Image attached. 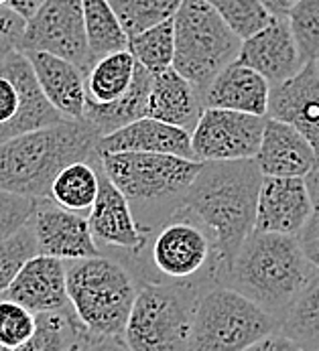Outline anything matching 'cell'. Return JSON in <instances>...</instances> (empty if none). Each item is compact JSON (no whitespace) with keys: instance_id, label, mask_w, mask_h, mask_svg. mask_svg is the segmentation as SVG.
<instances>
[{"instance_id":"obj_1","label":"cell","mask_w":319,"mask_h":351,"mask_svg":"<svg viewBox=\"0 0 319 351\" xmlns=\"http://www.w3.org/2000/svg\"><path fill=\"white\" fill-rule=\"evenodd\" d=\"M263 175L255 162H204L177 209L196 217L212 236L213 280L232 264L244 240L255 232L257 199Z\"/></svg>"},{"instance_id":"obj_2","label":"cell","mask_w":319,"mask_h":351,"mask_svg":"<svg viewBox=\"0 0 319 351\" xmlns=\"http://www.w3.org/2000/svg\"><path fill=\"white\" fill-rule=\"evenodd\" d=\"M316 272L297 238L255 230L213 285L240 293L281 323Z\"/></svg>"},{"instance_id":"obj_3","label":"cell","mask_w":319,"mask_h":351,"mask_svg":"<svg viewBox=\"0 0 319 351\" xmlns=\"http://www.w3.org/2000/svg\"><path fill=\"white\" fill-rule=\"evenodd\" d=\"M100 138L86 120H63L0 143V189L31 199L47 197L54 179L67 165L100 156Z\"/></svg>"},{"instance_id":"obj_4","label":"cell","mask_w":319,"mask_h":351,"mask_svg":"<svg viewBox=\"0 0 319 351\" xmlns=\"http://www.w3.org/2000/svg\"><path fill=\"white\" fill-rule=\"evenodd\" d=\"M67 297L75 321L96 337H120L139 293L132 272L112 256L65 262Z\"/></svg>"},{"instance_id":"obj_5","label":"cell","mask_w":319,"mask_h":351,"mask_svg":"<svg viewBox=\"0 0 319 351\" xmlns=\"http://www.w3.org/2000/svg\"><path fill=\"white\" fill-rule=\"evenodd\" d=\"M124 266L141 285L206 287L213 282L212 236L196 217L175 209L157 226L155 234H149L147 248Z\"/></svg>"},{"instance_id":"obj_6","label":"cell","mask_w":319,"mask_h":351,"mask_svg":"<svg viewBox=\"0 0 319 351\" xmlns=\"http://www.w3.org/2000/svg\"><path fill=\"white\" fill-rule=\"evenodd\" d=\"M100 165L108 179L126 197L134 217L153 213L169 217L183 193L200 175L204 162L157 152H102Z\"/></svg>"},{"instance_id":"obj_7","label":"cell","mask_w":319,"mask_h":351,"mask_svg":"<svg viewBox=\"0 0 319 351\" xmlns=\"http://www.w3.org/2000/svg\"><path fill=\"white\" fill-rule=\"evenodd\" d=\"M173 27V69L196 88L202 100L213 77L238 59L242 39L206 0H183Z\"/></svg>"},{"instance_id":"obj_8","label":"cell","mask_w":319,"mask_h":351,"mask_svg":"<svg viewBox=\"0 0 319 351\" xmlns=\"http://www.w3.org/2000/svg\"><path fill=\"white\" fill-rule=\"evenodd\" d=\"M206 287L169 282L141 285L122 333L126 350L187 351L196 302Z\"/></svg>"},{"instance_id":"obj_9","label":"cell","mask_w":319,"mask_h":351,"mask_svg":"<svg viewBox=\"0 0 319 351\" xmlns=\"http://www.w3.org/2000/svg\"><path fill=\"white\" fill-rule=\"evenodd\" d=\"M279 327L261 306L212 282L196 302L187 351H244Z\"/></svg>"},{"instance_id":"obj_10","label":"cell","mask_w":319,"mask_h":351,"mask_svg":"<svg viewBox=\"0 0 319 351\" xmlns=\"http://www.w3.org/2000/svg\"><path fill=\"white\" fill-rule=\"evenodd\" d=\"M43 51L71 61L86 75L94 61L86 41L84 0H45L27 21L21 53Z\"/></svg>"},{"instance_id":"obj_11","label":"cell","mask_w":319,"mask_h":351,"mask_svg":"<svg viewBox=\"0 0 319 351\" xmlns=\"http://www.w3.org/2000/svg\"><path fill=\"white\" fill-rule=\"evenodd\" d=\"M266 116L206 108L191 130V152L200 162H228L255 158Z\"/></svg>"},{"instance_id":"obj_12","label":"cell","mask_w":319,"mask_h":351,"mask_svg":"<svg viewBox=\"0 0 319 351\" xmlns=\"http://www.w3.org/2000/svg\"><path fill=\"white\" fill-rule=\"evenodd\" d=\"M100 189L96 203L88 215V226L98 250L116 252V260L130 262L147 248L149 232L137 221L130 203L108 179L100 165Z\"/></svg>"},{"instance_id":"obj_13","label":"cell","mask_w":319,"mask_h":351,"mask_svg":"<svg viewBox=\"0 0 319 351\" xmlns=\"http://www.w3.org/2000/svg\"><path fill=\"white\" fill-rule=\"evenodd\" d=\"M29 223L35 234L37 254L41 256L63 262L102 256L92 238L88 217L61 209L49 197L37 199Z\"/></svg>"},{"instance_id":"obj_14","label":"cell","mask_w":319,"mask_h":351,"mask_svg":"<svg viewBox=\"0 0 319 351\" xmlns=\"http://www.w3.org/2000/svg\"><path fill=\"white\" fill-rule=\"evenodd\" d=\"M268 118L295 128L316 152L319 162V67L305 63L303 69L281 86L270 88Z\"/></svg>"},{"instance_id":"obj_15","label":"cell","mask_w":319,"mask_h":351,"mask_svg":"<svg viewBox=\"0 0 319 351\" xmlns=\"http://www.w3.org/2000/svg\"><path fill=\"white\" fill-rule=\"evenodd\" d=\"M0 297L23 304L35 315L71 311L65 262L41 254L33 256L25 262L10 287Z\"/></svg>"},{"instance_id":"obj_16","label":"cell","mask_w":319,"mask_h":351,"mask_svg":"<svg viewBox=\"0 0 319 351\" xmlns=\"http://www.w3.org/2000/svg\"><path fill=\"white\" fill-rule=\"evenodd\" d=\"M238 63L259 71L270 88L285 84L303 69V61L287 19H270V23L252 37L242 41Z\"/></svg>"},{"instance_id":"obj_17","label":"cell","mask_w":319,"mask_h":351,"mask_svg":"<svg viewBox=\"0 0 319 351\" xmlns=\"http://www.w3.org/2000/svg\"><path fill=\"white\" fill-rule=\"evenodd\" d=\"M311 213L314 205L303 179L263 177L255 217L257 232L295 238Z\"/></svg>"},{"instance_id":"obj_18","label":"cell","mask_w":319,"mask_h":351,"mask_svg":"<svg viewBox=\"0 0 319 351\" xmlns=\"http://www.w3.org/2000/svg\"><path fill=\"white\" fill-rule=\"evenodd\" d=\"M255 162L263 177L305 179L318 165V158L309 143L295 128L266 116L263 141Z\"/></svg>"},{"instance_id":"obj_19","label":"cell","mask_w":319,"mask_h":351,"mask_svg":"<svg viewBox=\"0 0 319 351\" xmlns=\"http://www.w3.org/2000/svg\"><path fill=\"white\" fill-rule=\"evenodd\" d=\"M33 73L47 101L65 120H84L86 75L78 65L43 51H27Z\"/></svg>"},{"instance_id":"obj_20","label":"cell","mask_w":319,"mask_h":351,"mask_svg":"<svg viewBox=\"0 0 319 351\" xmlns=\"http://www.w3.org/2000/svg\"><path fill=\"white\" fill-rule=\"evenodd\" d=\"M270 86L265 77L234 61L226 69H222L208 90L202 94V106L217 108V110H232L252 116H266L268 110Z\"/></svg>"},{"instance_id":"obj_21","label":"cell","mask_w":319,"mask_h":351,"mask_svg":"<svg viewBox=\"0 0 319 351\" xmlns=\"http://www.w3.org/2000/svg\"><path fill=\"white\" fill-rule=\"evenodd\" d=\"M102 152H157L196 160L191 152V132L155 118H141L102 136L98 154Z\"/></svg>"},{"instance_id":"obj_22","label":"cell","mask_w":319,"mask_h":351,"mask_svg":"<svg viewBox=\"0 0 319 351\" xmlns=\"http://www.w3.org/2000/svg\"><path fill=\"white\" fill-rule=\"evenodd\" d=\"M204 112L200 94L173 67L155 73L151 80L149 116L159 122L191 132Z\"/></svg>"},{"instance_id":"obj_23","label":"cell","mask_w":319,"mask_h":351,"mask_svg":"<svg viewBox=\"0 0 319 351\" xmlns=\"http://www.w3.org/2000/svg\"><path fill=\"white\" fill-rule=\"evenodd\" d=\"M151 80L153 73H149L145 67L137 63L134 80L128 88V92L120 100L112 104H88L84 106V120L92 124L100 136H106L116 132L118 128L132 124L141 118L149 116V94H151Z\"/></svg>"},{"instance_id":"obj_24","label":"cell","mask_w":319,"mask_h":351,"mask_svg":"<svg viewBox=\"0 0 319 351\" xmlns=\"http://www.w3.org/2000/svg\"><path fill=\"white\" fill-rule=\"evenodd\" d=\"M100 156L67 165L49 187V199L65 211L88 217L100 189Z\"/></svg>"},{"instance_id":"obj_25","label":"cell","mask_w":319,"mask_h":351,"mask_svg":"<svg viewBox=\"0 0 319 351\" xmlns=\"http://www.w3.org/2000/svg\"><path fill=\"white\" fill-rule=\"evenodd\" d=\"M134 71L137 61L128 49L98 59L86 73V101L104 106L120 100L128 92Z\"/></svg>"},{"instance_id":"obj_26","label":"cell","mask_w":319,"mask_h":351,"mask_svg":"<svg viewBox=\"0 0 319 351\" xmlns=\"http://www.w3.org/2000/svg\"><path fill=\"white\" fill-rule=\"evenodd\" d=\"M84 27L92 61L128 49V37L108 0H84Z\"/></svg>"},{"instance_id":"obj_27","label":"cell","mask_w":319,"mask_h":351,"mask_svg":"<svg viewBox=\"0 0 319 351\" xmlns=\"http://www.w3.org/2000/svg\"><path fill=\"white\" fill-rule=\"evenodd\" d=\"M279 331L303 351H319V272L309 278L291 304Z\"/></svg>"},{"instance_id":"obj_28","label":"cell","mask_w":319,"mask_h":351,"mask_svg":"<svg viewBox=\"0 0 319 351\" xmlns=\"http://www.w3.org/2000/svg\"><path fill=\"white\" fill-rule=\"evenodd\" d=\"M128 51L134 61L149 73H161L173 67L175 55V27L173 19L134 37H128Z\"/></svg>"},{"instance_id":"obj_29","label":"cell","mask_w":319,"mask_h":351,"mask_svg":"<svg viewBox=\"0 0 319 351\" xmlns=\"http://www.w3.org/2000/svg\"><path fill=\"white\" fill-rule=\"evenodd\" d=\"M126 37H134L175 19L183 0H108Z\"/></svg>"},{"instance_id":"obj_30","label":"cell","mask_w":319,"mask_h":351,"mask_svg":"<svg viewBox=\"0 0 319 351\" xmlns=\"http://www.w3.org/2000/svg\"><path fill=\"white\" fill-rule=\"evenodd\" d=\"M82 333L73 311L67 313H41L37 315L35 333L27 343L14 351H67L71 350Z\"/></svg>"},{"instance_id":"obj_31","label":"cell","mask_w":319,"mask_h":351,"mask_svg":"<svg viewBox=\"0 0 319 351\" xmlns=\"http://www.w3.org/2000/svg\"><path fill=\"white\" fill-rule=\"evenodd\" d=\"M206 2L242 41L265 29L272 19L261 0H206Z\"/></svg>"},{"instance_id":"obj_32","label":"cell","mask_w":319,"mask_h":351,"mask_svg":"<svg viewBox=\"0 0 319 351\" xmlns=\"http://www.w3.org/2000/svg\"><path fill=\"white\" fill-rule=\"evenodd\" d=\"M287 23L303 63H319V0H299Z\"/></svg>"},{"instance_id":"obj_33","label":"cell","mask_w":319,"mask_h":351,"mask_svg":"<svg viewBox=\"0 0 319 351\" xmlns=\"http://www.w3.org/2000/svg\"><path fill=\"white\" fill-rule=\"evenodd\" d=\"M37 256V242L31 223L27 221L16 234L0 242V295L10 287L27 260Z\"/></svg>"},{"instance_id":"obj_34","label":"cell","mask_w":319,"mask_h":351,"mask_svg":"<svg viewBox=\"0 0 319 351\" xmlns=\"http://www.w3.org/2000/svg\"><path fill=\"white\" fill-rule=\"evenodd\" d=\"M37 327V315L23 304L0 297V346L14 351L27 343Z\"/></svg>"},{"instance_id":"obj_35","label":"cell","mask_w":319,"mask_h":351,"mask_svg":"<svg viewBox=\"0 0 319 351\" xmlns=\"http://www.w3.org/2000/svg\"><path fill=\"white\" fill-rule=\"evenodd\" d=\"M37 199L0 189V242L16 234L33 215Z\"/></svg>"},{"instance_id":"obj_36","label":"cell","mask_w":319,"mask_h":351,"mask_svg":"<svg viewBox=\"0 0 319 351\" xmlns=\"http://www.w3.org/2000/svg\"><path fill=\"white\" fill-rule=\"evenodd\" d=\"M27 21L16 14L6 2L0 4V65L14 53L21 51Z\"/></svg>"},{"instance_id":"obj_37","label":"cell","mask_w":319,"mask_h":351,"mask_svg":"<svg viewBox=\"0 0 319 351\" xmlns=\"http://www.w3.org/2000/svg\"><path fill=\"white\" fill-rule=\"evenodd\" d=\"M295 238L305 260L319 272V211L311 213V217L305 221V226Z\"/></svg>"},{"instance_id":"obj_38","label":"cell","mask_w":319,"mask_h":351,"mask_svg":"<svg viewBox=\"0 0 319 351\" xmlns=\"http://www.w3.org/2000/svg\"><path fill=\"white\" fill-rule=\"evenodd\" d=\"M244 351H303L295 341H291L287 335H283L279 329L268 333L266 337L259 339L257 343H252L250 348Z\"/></svg>"},{"instance_id":"obj_39","label":"cell","mask_w":319,"mask_h":351,"mask_svg":"<svg viewBox=\"0 0 319 351\" xmlns=\"http://www.w3.org/2000/svg\"><path fill=\"white\" fill-rule=\"evenodd\" d=\"M45 0H6V4L16 12V14H21L25 21H29L37 10H39V6L43 4Z\"/></svg>"},{"instance_id":"obj_40","label":"cell","mask_w":319,"mask_h":351,"mask_svg":"<svg viewBox=\"0 0 319 351\" xmlns=\"http://www.w3.org/2000/svg\"><path fill=\"white\" fill-rule=\"evenodd\" d=\"M265 4V8L268 10L270 16L274 19H287V14L293 10V6L299 0H261Z\"/></svg>"},{"instance_id":"obj_41","label":"cell","mask_w":319,"mask_h":351,"mask_svg":"<svg viewBox=\"0 0 319 351\" xmlns=\"http://www.w3.org/2000/svg\"><path fill=\"white\" fill-rule=\"evenodd\" d=\"M303 181H305L309 199H311V205H314V211H319V162L307 173V177Z\"/></svg>"},{"instance_id":"obj_42","label":"cell","mask_w":319,"mask_h":351,"mask_svg":"<svg viewBox=\"0 0 319 351\" xmlns=\"http://www.w3.org/2000/svg\"><path fill=\"white\" fill-rule=\"evenodd\" d=\"M0 351H10V350H6V348H2V346H0Z\"/></svg>"},{"instance_id":"obj_43","label":"cell","mask_w":319,"mask_h":351,"mask_svg":"<svg viewBox=\"0 0 319 351\" xmlns=\"http://www.w3.org/2000/svg\"><path fill=\"white\" fill-rule=\"evenodd\" d=\"M2 2H6V0H0V4H2Z\"/></svg>"},{"instance_id":"obj_44","label":"cell","mask_w":319,"mask_h":351,"mask_svg":"<svg viewBox=\"0 0 319 351\" xmlns=\"http://www.w3.org/2000/svg\"><path fill=\"white\" fill-rule=\"evenodd\" d=\"M318 67H319V63H318Z\"/></svg>"}]
</instances>
